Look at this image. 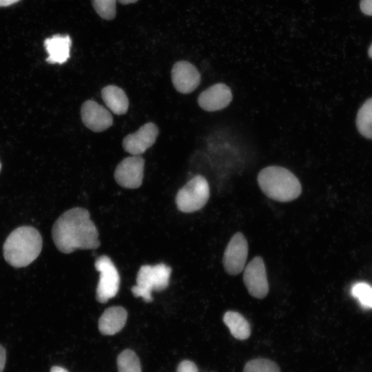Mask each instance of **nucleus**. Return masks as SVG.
I'll list each match as a JSON object with an SVG mask.
<instances>
[{"label":"nucleus","mask_w":372,"mask_h":372,"mask_svg":"<svg viewBox=\"0 0 372 372\" xmlns=\"http://www.w3.org/2000/svg\"><path fill=\"white\" fill-rule=\"evenodd\" d=\"M52 236L57 249L64 254L100 246L97 228L89 211L83 207H74L62 214L53 225Z\"/></svg>","instance_id":"nucleus-1"},{"label":"nucleus","mask_w":372,"mask_h":372,"mask_svg":"<svg viewBox=\"0 0 372 372\" xmlns=\"http://www.w3.org/2000/svg\"><path fill=\"white\" fill-rule=\"evenodd\" d=\"M42 238L34 227L23 226L14 229L3 245V256L12 267H23L32 262L40 254Z\"/></svg>","instance_id":"nucleus-2"},{"label":"nucleus","mask_w":372,"mask_h":372,"mask_svg":"<svg viewBox=\"0 0 372 372\" xmlns=\"http://www.w3.org/2000/svg\"><path fill=\"white\" fill-rule=\"evenodd\" d=\"M258 183L267 197L279 202L293 200L302 192L297 177L289 169L279 166L262 169L258 176Z\"/></svg>","instance_id":"nucleus-3"},{"label":"nucleus","mask_w":372,"mask_h":372,"mask_svg":"<svg viewBox=\"0 0 372 372\" xmlns=\"http://www.w3.org/2000/svg\"><path fill=\"white\" fill-rule=\"evenodd\" d=\"M171 273V267L164 263L141 266L137 273L136 285L132 288L133 295L142 298L147 302L152 301V291L165 289L169 285Z\"/></svg>","instance_id":"nucleus-4"},{"label":"nucleus","mask_w":372,"mask_h":372,"mask_svg":"<svg viewBox=\"0 0 372 372\" xmlns=\"http://www.w3.org/2000/svg\"><path fill=\"white\" fill-rule=\"evenodd\" d=\"M210 196L207 180L201 175L190 179L176 196V204L178 210L184 213H192L202 209Z\"/></svg>","instance_id":"nucleus-5"},{"label":"nucleus","mask_w":372,"mask_h":372,"mask_svg":"<svg viewBox=\"0 0 372 372\" xmlns=\"http://www.w3.org/2000/svg\"><path fill=\"white\" fill-rule=\"evenodd\" d=\"M94 267L99 272L96 298L98 302L105 303L117 294L120 287V276L116 266L107 256L97 258Z\"/></svg>","instance_id":"nucleus-6"},{"label":"nucleus","mask_w":372,"mask_h":372,"mask_svg":"<svg viewBox=\"0 0 372 372\" xmlns=\"http://www.w3.org/2000/svg\"><path fill=\"white\" fill-rule=\"evenodd\" d=\"M248 243L245 236L236 233L230 239L224 252L223 262L225 271L231 276L239 274L245 267Z\"/></svg>","instance_id":"nucleus-7"},{"label":"nucleus","mask_w":372,"mask_h":372,"mask_svg":"<svg viewBox=\"0 0 372 372\" xmlns=\"http://www.w3.org/2000/svg\"><path fill=\"white\" fill-rule=\"evenodd\" d=\"M144 165L145 160L140 156L132 155L125 158L115 169L116 182L124 188H138L143 183Z\"/></svg>","instance_id":"nucleus-8"},{"label":"nucleus","mask_w":372,"mask_h":372,"mask_svg":"<svg viewBox=\"0 0 372 372\" xmlns=\"http://www.w3.org/2000/svg\"><path fill=\"white\" fill-rule=\"evenodd\" d=\"M243 281L249 293L254 298L262 299L269 292L266 268L262 258H254L244 269Z\"/></svg>","instance_id":"nucleus-9"},{"label":"nucleus","mask_w":372,"mask_h":372,"mask_svg":"<svg viewBox=\"0 0 372 372\" xmlns=\"http://www.w3.org/2000/svg\"><path fill=\"white\" fill-rule=\"evenodd\" d=\"M158 134V127L153 123H147L123 138V147L132 155L140 156L154 144Z\"/></svg>","instance_id":"nucleus-10"},{"label":"nucleus","mask_w":372,"mask_h":372,"mask_svg":"<svg viewBox=\"0 0 372 372\" xmlns=\"http://www.w3.org/2000/svg\"><path fill=\"white\" fill-rule=\"evenodd\" d=\"M81 116L83 123L95 132L105 131L113 123L110 112L93 100H87L83 103Z\"/></svg>","instance_id":"nucleus-11"},{"label":"nucleus","mask_w":372,"mask_h":372,"mask_svg":"<svg viewBox=\"0 0 372 372\" xmlns=\"http://www.w3.org/2000/svg\"><path fill=\"white\" fill-rule=\"evenodd\" d=\"M171 74L174 88L182 94L192 92L200 82V74L197 68L186 61L176 62L172 67Z\"/></svg>","instance_id":"nucleus-12"},{"label":"nucleus","mask_w":372,"mask_h":372,"mask_svg":"<svg viewBox=\"0 0 372 372\" xmlns=\"http://www.w3.org/2000/svg\"><path fill=\"white\" fill-rule=\"evenodd\" d=\"M232 97L229 87L219 83L202 92L198 98V103L205 111L215 112L227 107Z\"/></svg>","instance_id":"nucleus-13"},{"label":"nucleus","mask_w":372,"mask_h":372,"mask_svg":"<svg viewBox=\"0 0 372 372\" xmlns=\"http://www.w3.org/2000/svg\"><path fill=\"white\" fill-rule=\"evenodd\" d=\"M127 312L122 307L114 306L107 308L99 320V329L106 335L118 333L125 326Z\"/></svg>","instance_id":"nucleus-14"},{"label":"nucleus","mask_w":372,"mask_h":372,"mask_svg":"<svg viewBox=\"0 0 372 372\" xmlns=\"http://www.w3.org/2000/svg\"><path fill=\"white\" fill-rule=\"evenodd\" d=\"M72 41L68 35L61 36L59 34L45 39L44 45L48 56L47 62L54 64H62L70 58V51Z\"/></svg>","instance_id":"nucleus-15"},{"label":"nucleus","mask_w":372,"mask_h":372,"mask_svg":"<svg viewBox=\"0 0 372 372\" xmlns=\"http://www.w3.org/2000/svg\"><path fill=\"white\" fill-rule=\"evenodd\" d=\"M102 99L107 107L115 114H125L129 107L128 98L123 89L109 85L101 90Z\"/></svg>","instance_id":"nucleus-16"},{"label":"nucleus","mask_w":372,"mask_h":372,"mask_svg":"<svg viewBox=\"0 0 372 372\" xmlns=\"http://www.w3.org/2000/svg\"><path fill=\"white\" fill-rule=\"evenodd\" d=\"M223 322L229 328L231 334L236 339H247L251 334V327L248 321L240 313L228 311L223 316Z\"/></svg>","instance_id":"nucleus-17"},{"label":"nucleus","mask_w":372,"mask_h":372,"mask_svg":"<svg viewBox=\"0 0 372 372\" xmlns=\"http://www.w3.org/2000/svg\"><path fill=\"white\" fill-rule=\"evenodd\" d=\"M356 124L362 136L372 139V98L368 99L359 110Z\"/></svg>","instance_id":"nucleus-18"},{"label":"nucleus","mask_w":372,"mask_h":372,"mask_svg":"<svg viewBox=\"0 0 372 372\" xmlns=\"http://www.w3.org/2000/svg\"><path fill=\"white\" fill-rule=\"evenodd\" d=\"M117 366L118 372H141L139 358L130 349L124 350L118 355Z\"/></svg>","instance_id":"nucleus-19"},{"label":"nucleus","mask_w":372,"mask_h":372,"mask_svg":"<svg viewBox=\"0 0 372 372\" xmlns=\"http://www.w3.org/2000/svg\"><path fill=\"white\" fill-rule=\"evenodd\" d=\"M351 293L363 308L372 309V287L370 285L364 282H356L352 286Z\"/></svg>","instance_id":"nucleus-20"},{"label":"nucleus","mask_w":372,"mask_h":372,"mask_svg":"<svg viewBox=\"0 0 372 372\" xmlns=\"http://www.w3.org/2000/svg\"><path fill=\"white\" fill-rule=\"evenodd\" d=\"M243 372H280V370L274 362L268 359L258 358L247 362Z\"/></svg>","instance_id":"nucleus-21"},{"label":"nucleus","mask_w":372,"mask_h":372,"mask_svg":"<svg viewBox=\"0 0 372 372\" xmlns=\"http://www.w3.org/2000/svg\"><path fill=\"white\" fill-rule=\"evenodd\" d=\"M118 0H92L96 13L106 20L113 19L116 14V3Z\"/></svg>","instance_id":"nucleus-22"},{"label":"nucleus","mask_w":372,"mask_h":372,"mask_svg":"<svg viewBox=\"0 0 372 372\" xmlns=\"http://www.w3.org/2000/svg\"><path fill=\"white\" fill-rule=\"evenodd\" d=\"M177 372H198L196 365L192 361L183 360L177 368Z\"/></svg>","instance_id":"nucleus-23"},{"label":"nucleus","mask_w":372,"mask_h":372,"mask_svg":"<svg viewBox=\"0 0 372 372\" xmlns=\"http://www.w3.org/2000/svg\"><path fill=\"white\" fill-rule=\"evenodd\" d=\"M360 7L364 14L372 16V0H362Z\"/></svg>","instance_id":"nucleus-24"},{"label":"nucleus","mask_w":372,"mask_h":372,"mask_svg":"<svg viewBox=\"0 0 372 372\" xmlns=\"http://www.w3.org/2000/svg\"><path fill=\"white\" fill-rule=\"evenodd\" d=\"M6 351L4 348L0 345V372H3L6 364Z\"/></svg>","instance_id":"nucleus-25"},{"label":"nucleus","mask_w":372,"mask_h":372,"mask_svg":"<svg viewBox=\"0 0 372 372\" xmlns=\"http://www.w3.org/2000/svg\"><path fill=\"white\" fill-rule=\"evenodd\" d=\"M20 0H0V7L8 6L17 3Z\"/></svg>","instance_id":"nucleus-26"},{"label":"nucleus","mask_w":372,"mask_h":372,"mask_svg":"<svg viewBox=\"0 0 372 372\" xmlns=\"http://www.w3.org/2000/svg\"><path fill=\"white\" fill-rule=\"evenodd\" d=\"M50 372H68V371L63 367L54 366L52 367Z\"/></svg>","instance_id":"nucleus-27"},{"label":"nucleus","mask_w":372,"mask_h":372,"mask_svg":"<svg viewBox=\"0 0 372 372\" xmlns=\"http://www.w3.org/2000/svg\"><path fill=\"white\" fill-rule=\"evenodd\" d=\"M138 0H118L120 3H122L123 5L133 3L136 2Z\"/></svg>","instance_id":"nucleus-28"},{"label":"nucleus","mask_w":372,"mask_h":372,"mask_svg":"<svg viewBox=\"0 0 372 372\" xmlns=\"http://www.w3.org/2000/svg\"><path fill=\"white\" fill-rule=\"evenodd\" d=\"M368 53H369V56H370V58L372 59V44H371V46L369 47Z\"/></svg>","instance_id":"nucleus-29"},{"label":"nucleus","mask_w":372,"mask_h":372,"mask_svg":"<svg viewBox=\"0 0 372 372\" xmlns=\"http://www.w3.org/2000/svg\"><path fill=\"white\" fill-rule=\"evenodd\" d=\"M1 163H0V171H1Z\"/></svg>","instance_id":"nucleus-30"}]
</instances>
